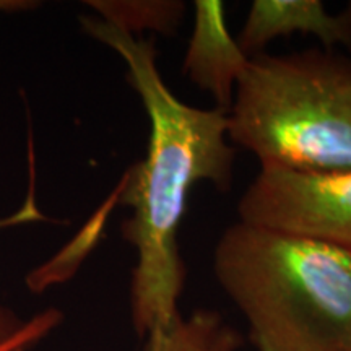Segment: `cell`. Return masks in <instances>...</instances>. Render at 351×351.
<instances>
[{
  "mask_svg": "<svg viewBox=\"0 0 351 351\" xmlns=\"http://www.w3.org/2000/svg\"><path fill=\"white\" fill-rule=\"evenodd\" d=\"M88 36L111 47L127 65V78L150 119L147 158L124 176L121 204L132 208L122 234L137 251L132 271V322L140 337L174 317L186 282L178 231L195 184L228 191L234 147L226 112L182 103L166 85L152 39L135 38L99 16H82Z\"/></svg>",
  "mask_w": 351,
  "mask_h": 351,
  "instance_id": "6da1fadb",
  "label": "cell"
},
{
  "mask_svg": "<svg viewBox=\"0 0 351 351\" xmlns=\"http://www.w3.org/2000/svg\"><path fill=\"white\" fill-rule=\"evenodd\" d=\"M218 283L258 351H351V254L238 221L213 252Z\"/></svg>",
  "mask_w": 351,
  "mask_h": 351,
  "instance_id": "7a4b0ae2",
  "label": "cell"
},
{
  "mask_svg": "<svg viewBox=\"0 0 351 351\" xmlns=\"http://www.w3.org/2000/svg\"><path fill=\"white\" fill-rule=\"evenodd\" d=\"M228 119L261 168L351 169V57L326 49L249 57Z\"/></svg>",
  "mask_w": 351,
  "mask_h": 351,
  "instance_id": "3957f363",
  "label": "cell"
},
{
  "mask_svg": "<svg viewBox=\"0 0 351 351\" xmlns=\"http://www.w3.org/2000/svg\"><path fill=\"white\" fill-rule=\"evenodd\" d=\"M239 221L330 244L351 254V169L261 168L238 205Z\"/></svg>",
  "mask_w": 351,
  "mask_h": 351,
  "instance_id": "277c9868",
  "label": "cell"
},
{
  "mask_svg": "<svg viewBox=\"0 0 351 351\" xmlns=\"http://www.w3.org/2000/svg\"><path fill=\"white\" fill-rule=\"evenodd\" d=\"M247 64L249 56L228 29L225 3L195 0L194 26L184 56V75L212 95L218 109L228 112Z\"/></svg>",
  "mask_w": 351,
  "mask_h": 351,
  "instance_id": "5b68a950",
  "label": "cell"
},
{
  "mask_svg": "<svg viewBox=\"0 0 351 351\" xmlns=\"http://www.w3.org/2000/svg\"><path fill=\"white\" fill-rule=\"evenodd\" d=\"M295 33L317 38L326 51L339 44L351 51V5L340 13H328L320 0H256L238 44L252 57L274 39Z\"/></svg>",
  "mask_w": 351,
  "mask_h": 351,
  "instance_id": "8992f818",
  "label": "cell"
},
{
  "mask_svg": "<svg viewBox=\"0 0 351 351\" xmlns=\"http://www.w3.org/2000/svg\"><path fill=\"white\" fill-rule=\"evenodd\" d=\"M243 339L221 315L195 311L187 317L178 313L168 324L147 335L145 351H236Z\"/></svg>",
  "mask_w": 351,
  "mask_h": 351,
  "instance_id": "52a82bcc",
  "label": "cell"
},
{
  "mask_svg": "<svg viewBox=\"0 0 351 351\" xmlns=\"http://www.w3.org/2000/svg\"><path fill=\"white\" fill-rule=\"evenodd\" d=\"M96 16L140 38L145 32L173 36L186 13L181 0H91Z\"/></svg>",
  "mask_w": 351,
  "mask_h": 351,
  "instance_id": "ba28073f",
  "label": "cell"
},
{
  "mask_svg": "<svg viewBox=\"0 0 351 351\" xmlns=\"http://www.w3.org/2000/svg\"><path fill=\"white\" fill-rule=\"evenodd\" d=\"M62 320V314L60 311L46 309L43 313L34 315L33 319L26 320L25 327L12 337L10 340L0 345V351H28L32 350L34 345L39 343L44 337H47L54 328L59 326Z\"/></svg>",
  "mask_w": 351,
  "mask_h": 351,
  "instance_id": "9c48e42d",
  "label": "cell"
},
{
  "mask_svg": "<svg viewBox=\"0 0 351 351\" xmlns=\"http://www.w3.org/2000/svg\"><path fill=\"white\" fill-rule=\"evenodd\" d=\"M26 320H21L10 309L0 306V345H3L12 337H15L25 327Z\"/></svg>",
  "mask_w": 351,
  "mask_h": 351,
  "instance_id": "30bf717a",
  "label": "cell"
},
{
  "mask_svg": "<svg viewBox=\"0 0 351 351\" xmlns=\"http://www.w3.org/2000/svg\"><path fill=\"white\" fill-rule=\"evenodd\" d=\"M38 5V2H29V0H0V13L25 12Z\"/></svg>",
  "mask_w": 351,
  "mask_h": 351,
  "instance_id": "8fae6325",
  "label": "cell"
}]
</instances>
